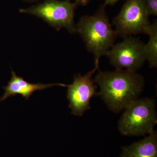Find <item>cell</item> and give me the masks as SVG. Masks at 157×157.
Instances as JSON below:
<instances>
[{
    "instance_id": "cell-1",
    "label": "cell",
    "mask_w": 157,
    "mask_h": 157,
    "mask_svg": "<svg viewBox=\"0 0 157 157\" xmlns=\"http://www.w3.org/2000/svg\"><path fill=\"white\" fill-rule=\"evenodd\" d=\"M98 70L94 79V83L100 86L98 96L109 110L119 113L139 99L145 85L142 75L126 70Z\"/></svg>"
},
{
    "instance_id": "cell-2",
    "label": "cell",
    "mask_w": 157,
    "mask_h": 157,
    "mask_svg": "<svg viewBox=\"0 0 157 157\" xmlns=\"http://www.w3.org/2000/svg\"><path fill=\"white\" fill-rule=\"evenodd\" d=\"M105 5H101L93 15H85L76 25L88 52L94 57L95 67L99 68V60L114 45L117 35L109 22Z\"/></svg>"
},
{
    "instance_id": "cell-3",
    "label": "cell",
    "mask_w": 157,
    "mask_h": 157,
    "mask_svg": "<svg viewBox=\"0 0 157 157\" xmlns=\"http://www.w3.org/2000/svg\"><path fill=\"white\" fill-rule=\"evenodd\" d=\"M157 123L155 101L139 98L124 109L117 128L121 135L138 137L151 134Z\"/></svg>"
},
{
    "instance_id": "cell-4",
    "label": "cell",
    "mask_w": 157,
    "mask_h": 157,
    "mask_svg": "<svg viewBox=\"0 0 157 157\" xmlns=\"http://www.w3.org/2000/svg\"><path fill=\"white\" fill-rule=\"evenodd\" d=\"M76 5L71 0H45L20 12L35 15L41 18L58 30L64 28L70 33H76L74 23V11Z\"/></svg>"
},
{
    "instance_id": "cell-5",
    "label": "cell",
    "mask_w": 157,
    "mask_h": 157,
    "mask_svg": "<svg viewBox=\"0 0 157 157\" xmlns=\"http://www.w3.org/2000/svg\"><path fill=\"white\" fill-rule=\"evenodd\" d=\"M145 0H128L113 20L117 36L124 38L133 35L146 34L151 25Z\"/></svg>"
},
{
    "instance_id": "cell-6",
    "label": "cell",
    "mask_w": 157,
    "mask_h": 157,
    "mask_svg": "<svg viewBox=\"0 0 157 157\" xmlns=\"http://www.w3.org/2000/svg\"><path fill=\"white\" fill-rule=\"evenodd\" d=\"M113 46L105 54L116 70L136 72L146 60L145 44L139 38L129 36Z\"/></svg>"
},
{
    "instance_id": "cell-7",
    "label": "cell",
    "mask_w": 157,
    "mask_h": 157,
    "mask_svg": "<svg viewBox=\"0 0 157 157\" xmlns=\"http://www.w3.org/2000/svg\"><path fill=\"white\" fill-rule=\"evenodd\" d=\"M99 69L95 67L83 76L79 73L76 74L73 83L67 85V98L69 101V107L73 115H83L86 111L90 108L91 99L94 96H98L97 86L94 84L92 76Z\"/></svg>"
},
{
    "instance_id": "cell-8",
    "label": "cell",
    "mask_w": 157,
    "mask_h": 157,
    "mask_svg": "<svg viewBox=\"0 0 157 157\" xmlns=\"http://www.w3.org/2000/svg\"><path fill=\"white\" fill-rule=\"evenodd\" d=\"M55 86H67V85L63 83H30L22 77L17 76L16 73L12 70L10 81L6 86L3 87L5 93L0 99V102L5 101L11 96L16 95H20L26 100H28L35 92L40 91Z\"/></svg>"
},
{
    "instance_id": "cell-9",
    "label": "cell",
    "mask_w": 157,
    "mask_h": 157,
    "mask_svg": "<svg viewBox=\"0 0 157 157\" xmlns=\"http://www.w3.org/2000/svg\"><path fill=\"white\" fill-rule=\"evenodd\" d=\"M142 140L122 147L120 157H157V133L149 134Z\"/></svg>"
},
{
    "instance_id": "cell-10",
    "label": "cell",
    "mask_w": 157,
    "mask_h": 157,
    "mask_svg": "<svg viewBox=\"0 0 157 157\" xmlns=\"http://www.w3.org/2000/svg\"><path fill=\"white\" fill-rule=\"evenodd\" d=\"M146 34L149 36L147 44H145L146 60L151 68L157 67V21L156 20L150 25Z\"/></svg>"
},
{
    "instance_id": "cell-11",
    "label": "cell",
    "mask_w": 157,
    "mask_h": 157,
    "mask_svg": "<svg viewBox=\"0 0 157 157\" xmlns=\"http://www.w3.org/2000/svg\"><path fill=\"white\" fill-rule=\"evenodd\" d=\"M145 7L149 16L157 15V0H145Z\"/></svg>"
},
{
    "instance_id": "cell-12",
    "label": "cell",
    "mask_w": 157,
    "mask_h": 157,
    "mask_svg": "<svg viewBox=\"0 0 157 157\" xmlns=\"http://www.w3.org/2000/svg\"><path fill=\"white\" fill-rule=\"evenodd\" d=\"M76 4V6H85L91 0H72Z\"/></svg>"
},
{
    "instance_id": "cell-13",
    "label": "cell",
    "mask_w": 157,
    "mask_h": 157,
    "mask_svg": "<svg viewBox=\"0 0 157 157\" xmlns=\"http://www.w3.org/2000/svg\"><path fill=\"white\" fill-rule=\"evenodd\" d=\"M120 0H105L104 5L107 6V5H113L117 2Z\"/></svg>"
},
{
    "instance_id": "cell-14",
    "label": "cell",
    "mask_w": 157,
    "mask_h": 157,
    "mask_svg": "<svg viewBox=\"0 0 157 157\" xmlns=\"http://www.w3.org/2000/svg\"><path fill=\"white\" fill-rule=\"evenodd\" d=\"M25 1H28V2H34V1H37V0H25Z\"/></svg>"
}]
</instances>
